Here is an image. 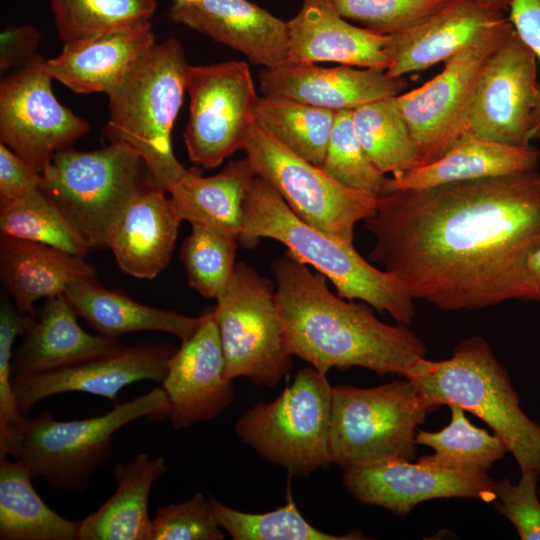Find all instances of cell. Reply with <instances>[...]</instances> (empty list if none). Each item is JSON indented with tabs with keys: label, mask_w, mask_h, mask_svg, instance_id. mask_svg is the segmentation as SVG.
<instances>
[{
	"label": "cell",
	"mask_w": 540,
	"mask_h": 540,
	"mask_svg": "<svg viewBox=\"0 0 540 540\" xmlns=\"http://www.w3.org/2000/svg\"><path fill=\"white\" fill-rule=\"evenodd\" d=\"M369 261L443 311L522 301L524 265L540 246L534 170L386 192L364 220Z\"/></svg>",
	"instance_id": "cell-1"
},
{
	"label": "cell",
	"mask_w": 540,
	"mask_h": 540,
	"mask_svg": "<svg viewBox=\"0 0 540 540\" xmlns=\"http://www.w3.org/2000/svg\"><path fill=\"white\" fill-rule=\"evenodd\" d=\"M275 300L288 352L322 374L362 367L406 378L426 347L407 325L379 320L366 303L344 301L322 274H313L291 255L272 264Z\"/></svg>",
	"instance_id": "cell-2"
},
{
	"label": "cell",
	"mask_w": 540,
	"mask_h": 540,
	"mask_svg": "<svg viewBox=\"0 0 540 540\" xmlns=\"http://www.w3.org/2000/svg\"><path fill=\"white\" fill-rule=\"evenodd\" d=\"M260 238L283 244L289 255L328 278L340 297L386 312L397 323H412L414 299L394 274L365 260L353 242L305 223L271 184L256 176L245 196L239 240L244 247H252Z\"/></svg>",
	"instance_id": "cell-3"
},
{
	"label": "cell",
	"mask_w": 540,
	"mask_h": 540,
	"mask_svg": "<svg viewBox=\"0 0 540 540\" xmlns=\"http://www.w3.org/2000/svg\"><path fill=\"white\" fill-rule=\"evenodd\" d=\"M406 378L434 409L458 405L483 420L504 441L520 471L540 475V425L522 411L508 373L483 337L464 339L448 359H418Z\"/></svg>",
	"instance_id": "cell-4"
},
{
	"label": "cell",
	"mask_w": 540,
	"mask_h": 540,
	"mask_svg": "<svg viewBox=\"0 0 540 540\" xmlns=\"http://www.w3.org/2000/svg\"><path fill=\"white\" fill-rule=\"evenodd\" d=\"M170 403L156 387L107 413L81 420L58 421L54 411L25 418L9 443L0 450L21 461L33 478L42 477L54 489L81 494L92 476L111 458L113 435L139 418H168Z\"/></svg>",
	"instance_id": "cell-5"
},
{
	"label": "cell",
	"mask_w": 540,
	"mask_h": 540,
	"mask_svg": "<svg viewBox=\"0 0 540 540\" xmlns=\"http://www.w3.org/2000/svg\"><path fill=\"white\" fill-rule=\"evenodd\" d=\"M187 66L180 41L169 38L148 49L107 94L106 136L135 150L154 186L166 192L186 170L173 153L171 132L186 91Z\"/></svg>",
	"instance_id": "cell-6"
},
{
	"label": "cell",
	"mask_w": 540,
	"mask_h": 540,
	"mask_svg": "<svg viewBox=\"0 0 540 540\" xmlns=\"http://www.w3.org/2000/svg\"><path fill=\"white\" fill-rule=\"evenodd\" d=\"M41 175V191L90 250L107 247L131 203L154 186L143 158L121 142L93 151H60Z\"/></svg>",
	"instance_id": "cell-7"
},
{
	"label": "cell",
	"mask_w": 540,
	"mask_h": 540,
	"mask_svg": "<svg viewBox=\"0 0 540 540\" xmlns=\"http://www.w3.org/2000/svg\"><path fill=\"white\" fill-rule=\"evenodd\" d=\"M435 410L413 381L374 388L332 387L330 454L344 468L389 460L412 461L417 427Z\"/></svg>",
	"instance_id": "cell-8"
},
{
	"label": "cell",
	"mask_w": 540,
	"mask_h": 540,
	"mask_svg": "<svg viewBox=\"0 0 540 540\" xmlns=\"http://www.w3.org/2000/svg\"><path fill=\"white\" fill-rule=\"evenodd\" d=\"M332 386L311 365L269 403H258L235 424L237 436L260 456L307 477L332 464L330 427Z\"/></svg>",
	"instance_id": "cell-9"
},
{
	"label": "cell",
	"mask_w": 540,
	"mask_h": 540,
	"mask_svg": "<svg viewBox=\"0 0 540 540\" xmlns=\"http://www.w3.org/2000/svg\"><path fill=\"white\" fill-rule=\"evenodd\" d=\"M216 302L214 314L226 379L246 377L255 385L274 387L288 375L292 364L275 300V284L239 262Z\"/></svg>",
	"instance_id": "cell-10"
},
{
	"label": "cell",
	"mask_w": 540,
	"mask_h": 540,
	"mask_svg": "<svg viewBox=\"0 0 540 540\" xmlns=\"http://www.w3.org/2000/svg\"><path fill=\"white\" fill-rule=\"evenodd\" d=\"M243 150L256 176L271 184L301 220L339 240L353 242L356 223L376 210L378 196L341 184L257 121Z\"/></svg>",
	"instance_id": "cell-11"
},
{
	"label": "cell",
	"mask_w": 540,
	"mask_h": 540,
	"mask_svg": "<svg viewBox=\"0 0 540 540\" xmlns=\"http://www.w3.org/2000/svg\"><path fill=\"white\" fill-rule=\"evenodd\" d=\"M513 30L507 17L443 62V70L434 78L397 96L419 165L442 157L469 130L471 106L483 69Z\"/></svg>",
	"instance_id": "cell-12"
},
{
	"label": "cell",
	"mask_w": 540,
	"mask_h": 540,
	"mask_svg": "<svg viewBox=\"0 0 540 540\" xmlns=\"http://www.w3.org/2000/svg\"><path fill=\"white\" fill-rule=\"evenodd\" d=\"M190 96L184 143L189 159L204 168L219 166L243 149L256 122V93L249 65L226 61L188 65Z\"/></svg>",
	"instance_id": "cell-13"
},
{
	"label": "cell",
	"mask_w": 540,
	"mask_h": 540,
	"mask_svg": "<svg viewBox=\"0 0 540 540\" xmlns=\"http://www.w3.org/2000/svg\"><path fill=\"white\" fill-rule=\"evenodd\" d=\"M46 59L33 53L0 84V139L42 172L60 151L86 134L88 123L59 103Z\"/></svg>",
	"instance_id": "cell-14"
},
{
	"label": "cell",
	"mask_w": 540,
	"mask_h": 540,
	"mask_svg": "<svg viewBox=\"0 0 540 540\" xmlns=\"http://www.w3.org/2000/svg\"><path fill=\"white\" fill-rule=\"evenodd\" d=\"M537 63L514 29L483 69L471 106L469 130L508 145H530L540 88Z\"/></svg>",
	"instance_id": "cell-15"
},
{
	"label": "cell",
	"mask_w": 540,
	"mask_h": 540,
	"mask_svg": "<svg viewBox=\"0 0 540 540\" xmlns=\"http://www.w3.org/2000/svg\"><path fill=\"white\" fill-rule=\"evenodd\" d=\"M176 350L170 344L122 345L79 363L17 377L12 387L18 409L26 415L39 401L66 392L89 393L116 402L119 392L130 384L141 380L162 383Z\"/></svg>",
	"instance_id": "cell-16"
},
{
	"label": "cell",
	"mask_w": 540,
	"mask_h": 540,
	"mask_svg": "<svg viewBox=\"0 0 540 540\" xmlns=\"http://www.w3.org/2000/svg\"><path fill=\"white\" fill-rule=\"evenodd\" d=\"M343 484L358 501L407 515L420 502L468 497L493 502L495 481L488 474L466 473L419 462L389 460L344 468Z\"/></svg>",
	"instance_id": "cell-17"
},
{
	"label": "cell",
	"mask_w": 540,
	"mask_h": 540,
	"mask_svg": "<svg viewBox=\"0 0 540 540\" xmlns=\"http://www.w3.org/2000/svg\"><path fill=\"white\" fill-rule=\"evenodd\" d=\"M232 381L225 377L224 352L214 306H210L202 312L197 330L171 357L161 383L173 428L217 417L233 400Z\"/></svg>",
	"instance_id": "cell-18"
},
{
	"label": "cell",
	"mask_w": 540,
	"mask_h": 540,
	"mask_svg": "<svg viewBox=\"0 0 540 540\" xmlns=\"http://www.w3.org/2000/svg\"><path fill=\"white\" fill-rule=\"evenodd\" d=\"M257 80L262 95L286 96L334 112L398 96L409 86L404 76L391 77L382 68L320 67L288 61L263 68Z\"/></svg>",
	"instance_id": "cell-19"
},
{
	"label": "cell",
	"mask_w": 540,
	"mask_h": 540,
	"mask_svg": "<svg viewBox=\"0 0 540 540\" xmlns=\"http://www.w3.org/2000/svg\"><path fill=\"white\" fill-rule=\"evenodd\" d=\"M168 17L238 51L263 68L286 61L287 21L248 0L174 1Z\"/></svg>",
	"instance_id": "cell-20"
},
{
	"label": "cell",
	"mask_w": 540,
	"mask_h": 540,
	"mask_svg": "<svg viewBox=\"0 0 540 540\" xmlns=\"http://www.w3.org/2000/svg\"><path fill=\"white\" fill-rule=\"evenodd\" d=\"M505 12L481 0H448L423 23L389 36L386 73L403 77L445 62L507 19Z\"/></svg>",
	"instance_id": "cell-21"
},
{
	"label": "cell",
	"mask_w": 540,
	"mask_h": 540,
	"mask_svg": "<svg viewBox=\"0 0 540 540\" xmlns=\"http://www.w3.org/2000/svg\"><path fill=\"white\" fill-rule=\"evenodd\" d=\"M286 61L316 64L336 62L360 68L387 69L389 36L350 24L328 0H302L299 12L287 21Z\"/></svg>",
	"instance_id": "cell-22"
},
{
	"label": "cell",
	"mask_w": 540,
	"mask_h": 540,
	"mask_svg": "<svg viewBox=\"0 0 540 540\" xmlns=\"http://www.w3.org/2000/svg\"><path fill=\"white\" fill-rule=\"evenodd\" d=\"M168 192L151 186L128 207L108 246L125 274L154 279L168 266L183 221Z\"/></svg>",
	"instance_id": "cell-23"
},
{
	"label": "cell",
	"mask_w": 540,
	"mask_h": 540,
	"mask_svg": "<svg viewBox=\"0 0 540 540\" xmlns=\"http://www.w3.org/2000/svg\"><path fill=\"white\" fill-rule=\"evenodd\" d=\"M151 23L76 43L46 60L55 79L76 93H105L116 88L155 44Z\"/></svg>",
	"instance_id": "cell-24"
},
{
	"label": "cell",
	"mask_w": 540,
	"mask_h": 540,
	"mask_svg": "<svg viewBox=\"0 0 540 540\" xmlns=\"http://www.w3.org/2000/svg\"><path fill=\"white\" fill-rule=\"evenodd\" d=\"M77 317L64 295L46 299L13 354L12 380L79 363L122 346L117 339L86 332L78 324Z\"/></svg>",
	"instance_id": "cell-25"
},
{
	"label": "cell",
	"mask_w": 540,
	"mask_h": 540,
	"mask_svg": "<svg viewBox=\"0 0 540 540\" xmlns=\"http://www.w3.org/2000/svg\"><path fill=\"white\" fill-rule=\"evenodd\" d=\"M89 278H96V272L84 257L38 242L0 237V279L23 314L36 316V301L63 295L73 282Z\"/></svg>",
	"instance_id": "cell-26"
},
{
	"label": "cell",
	"mask_w": 540,
	"mask_h": 540,
	"mask_svg": "<svg viewBox=\"0 0 540 540\" xmlns=\"http://www.w3.org/2000/svg\"><path fill=\"white\" fill-rule=\"evenodd\" d=\"M539 157L540 152L531 144L508 145L468 130L439 159L386 177L383 194L534 170Z\"/></svg>",
	"instance_id": "cell-27"
},
{
	"label": "cell",
	"mask_w": 540,
	"mask_h": 540,
	"mask_svg": "<svg viewBox=\"0 0 540 540\" xmlns=\"http://www.w3.org/2000/svg\"><path fill=\"white\" fill-rule=\"evenodd\" d=\"M163 456L146 453L113 467L116 488L93 513L80 521L78 540H148V513L153 484L167 471Z\"/></svg>",
	"instance_id": "cell-28"
},
{
	"label": "cell",
	"mask_w": 540,
	"mask_h": 540,
	"mask_svg": "<svg viewBox=\"0 0 540 540\" xmlns=\"http://www.w3.org/2000/svg\"><path fill=\"white\" fill-rule=\"evenodd\" d=\"M63 295L78 317L97 334L110 339L118 340L121 335L132 332L159 331L183 341L201 323V315L191 317L142 304L119 291L103 287L96 278L73 282Z\"/></svg>",
	"instance_id": "cell-29"
},
{
	"label": "cell",
	"mask_w": 540,
	"mask_h": 540,
	"mask_svg": "<svg viewBox=\"0 0 540 540\" xmlns=\"http://www.w3.org/2000/svg\"><path fill=\"white\" fill-rule=\"evenodd\" d=\"M255 177L247 158L231 161L209 177L191 168L185 170L168 194L182 220L239 237L245 196Z\"/></svg>",
	"instance_id": "cell-30"
},
{
	"label": "cell",
	"mask_w": 540,
	"mask_h": 540,
	"mask_svg": "<svg viewBox=\"0 0 540 540\" xmlns=\"http://www.w3.org/2000/svg\"><path fill=\"white\" fill-rule=\"evenodd\" d=\"M21 461L0 456V539L78 540L80 521L52 510L32 485Z\"/></svg>",
	"instance_id": "cell-31"
},
{
	"label": "cell",
	"mask_w": 540,
	"mask_h": 540,
	"mask_svg": "<svg viewBox=\"0 0 540 540\" xmlns=\"http://www.w3.org/2000/svg\"><path fill=\"white\" fill-rule=\"evenodd\" d=\"M334 111L281 95L258 98L255 117L281 144L321 166L335 121Z\"/></svg>",
	"instance_id": "cell-32"
},
{
	"label": "cell",
	"mask_w": 540,
	"mask_h": 540,
	"mask_svg": "<svg viewBox=\"0 0 540 540\" xmlns=\"http://www.w3.org/2000/svg\"><path fill=\"white\" fill-rule=\"evenodd\" d=\"M449 407L451 421L445 428L417 433V444L434 450V454L422 456L417 462L441 469L487 474L508 452L506 444L497 434L472 425L460 406Z\"/></svg>",
	"instance_id": "cell-33"
},
{
	"label": "cell",
	"mask_w": 540,
	"mask_h": 540,
	"mask_svg": "<svg viewBox=\"0 0 540 540\" xmlns=\"http://www.w3.org/2000/svg\"><path fill=\"white\" fill-rule=\"evenodd\" d=\"M352 118L362 147L381 173L397 176L419 165L397 96L363 104L352 110Z\"/></svg>",
	"instance_id": "cell-34"
},
{
	"label": "cell",
	"mask_w": 540,
	"mask_h": 540,
	"mask_svg": "<svg viewBox=\"0 0 540 540\" xmlns=\"http://www.w3.org/2000/svg\"><path fill=\"white\" fill-rule=\"evenodd\" d=\"M59 38L65 44L151 23L155 0H50Z\"/></svg>",
	"instance_id": "cell-35"
},
{
	"label": "cell",
	"mask_w": 540,
	"mask_h": 540,
	"mask_svg": "<svg viewBox=\"0 0 540 540\" xmlns=\"http://www.w3.org/2000/svg\"><path fill=\"white\" fill-rule=\"evenodd\" d=\"M0 234L38 242L86 258L90 249L60 209L41 191L0 202Z\"/></svg>",
	"instance_id": "cell-36"
},
{
	"label": "cell",
	"mask_w": 540,
	"mask_h": 540,
	"mask_svg": "<svg viewBox=\"0 0 540 540\" xmlns=\"http://www.w3.org/2000/svg\"><path fill=\"white\" fill-rule=\"evenodd\" d=\"M213 511L221 528L234 540H360L359 531L332 535L315 528L301 515L287 491L286 505L266 513H246L226 506L210 496Z\"/></svg>",
	"instance_id": "cell-37"
},
{
	"label": "cell",
	"mask_w": 540,
	"mask_h": 540,
	"mask_svg": "<svg viewBox=\"0 0 540 540\" xmlns=\"http://www.w3.org/2000/svg\"><path fill=\"white\" fill-rule=\"evenodd\" d=\"M238 240L230 233L192 225L180 254L189 286L203 297L216 300L233 276Z\"/></svg>",
	"instance_id": "cell-38"
},
{
	"label": "cell",
	"mask_w": 540,
	"mask_h": 540,
	"mask_svg": "<svg viewBox=\"0 0 540 540\" xmlns=\"http://www.w3.org/2000/svg\"><path fill=\"white\" fill-rule=\"evenodd\" d=\"M320 167L347 187L375 196L383 194L386 177L362 147L354 128L352 110L335 113L334 126Z\"/></svg>",
	"instance_id": "cell-39"
},
{
	"label": "cell",
	"mask_w": 540,
	"mask_h": 540,
	"mask_svg": "<svg viewBox=\"0 0 540 540\" xmlns=\"http://www.w3.org/2000/svg\"><path fill=\"white\" fill-rule=\"evenodd\" d=\"M343 18L393 36L426 21L448 0H328Z\"/></svg>",
	"instance_id": "cell-40"
},
{
	"label": "cell",
	"mask_w": 540,
	"mask_h": 540,
	"mask_svg": "<svg viewBox=\"0 0 540 540\" xmlns=\"http://www.w3.org/2000/svg\"><path fill=\"white\" fill-rule=\"evenodd\" d=\"M222 530L210 497L196 493L184 502L158 507L148 540H222Z\"/></svg>",
	"instance_id": "cell-41"
},
{
	"label": "cell",
	"mask_w": 540,
	"mask_h": 540,
	"mask_svg": "<svg viewBox=\"0 0 540 540\" xmlns=\"http://www.w3.org/2000/svg\"><path fill=\"white\" fill-rule=\"evenodd\" d=\"M37 316V315H36ZM36 316L21 313L4 296L0 307V449L12 439L26 415L18 409L12 387L11 362L13 344L17 336L33 324Z\"/></svg>",
	"instance_id": "cell-42"
},
{
	"label": "cell",
	"mask_w": 540,
	"mask_h": 540,
	"mask_svg": "<svg viewBox=\"0 0 540 540\" xmlns=\"http://www.w3.org/2000/svg\"><path fill=\"white\" fill-rule=\"evenodd\" d=\"M520 472L517 483L508 478L495 481L499 500L495 509L513 524L521 540H540V475L533 470Z\"/></svg>",
	"instance_id": "cell-43"
},
{
	"label": "cell",
	"mask_w": 540,
	"mask_h": 540,
	"mask_svg": "<svg viewBox=\"0 0 540 540\" xmlns=\"http://www.w3.org/2000/svg\"><path fill=\"white\" fill-rule=\"evenodd\" d=\"M507 17L540 66V0H510ZM530 139H540V88Z\"/></svg>",
	"instance_id": "cell-44"
},
{
	"label": "cell",
	"mask_w": 540,
	"mask_h": 540,
	"mask_svg": "<svg viewBox=\"0 0 540 540\" xmlns=\"http://www.w3.org/2000/svg\"><path fill=\"white\" fill-rule=\"evenodd\" d=\"M42 175L0 143V202L19 199L40 188Z\"/></svg>",
	"instance_id": "cell-45"
},
{
	"label": "cell",
	"mask_w": 540,
	"mask_h": 540,
	"mask_svg": "<svg viewBox=\"0 0 540 540\" xmlns=\"http://www.w3.org/2000/svg\"><path fill=\"white\" fill-rule=\"evenodd\" d=\"M38 33L32 26H18L6 29L1 35V68L2 70L24 51L27 44H35Z\"/></svg>",
	"instance_id": "cell-46"
},
{
	"label": "cell",
	"mask_w": 540,
	"mask_h": 540,
	"mask_svg": "<svg viewBox=\"0 0 540 540\" xmlns=\"http://www.w3.org/2000/svg\"><path fill=\"white\" fill-rule=\"evenodd\" d=\"M522 301L540 304V246L525 261L522 279Z\"/></svg>",
	"instance_id": "cell-47"
},
{
	"label": "cell",
	"mask_w": 540,
	"mask_h": 540,
	"mask_svg": "<svg viewBox=\"0 0 540 540\" xmlns=\"http://www.w3.org/2000/svg\"><path fill=\"white\" fill-rule=\"evenodd\" d=\"M508 12L510 0H481Z\"/></svg>",
	"instance_id": "cell-48"
},
{
	"label": "cell",
	"mask_w": 540,
	"mask_h": 540,
	"mask_svg": "<svg viewBox=\"0 0 540 540\" xmlns=\"http://www.w3.org/2000/svg\"><path fill=\"white\" fill-rule=\"evenodd\" d=\"M174 1L185 2V3H197L201 0H174Z\"/></svg>",
	"instance_id": "cell-49"
}]
</instances>
